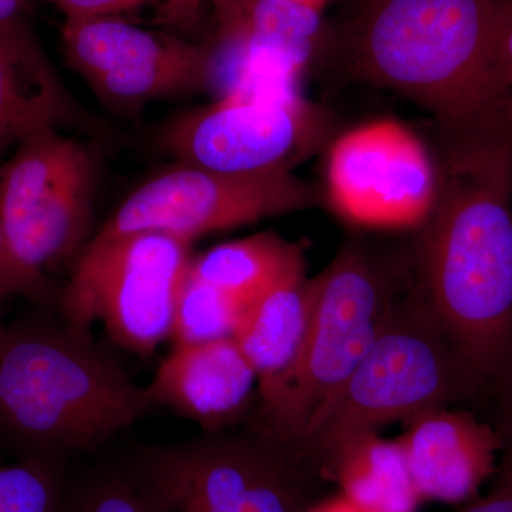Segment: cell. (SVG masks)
Wrapping results in <instances>:
<instances>
[{"label":"cell","mask_w":512,"mask_h":512,"mask_svg":"<svg viewBox=\"0 0 512 512\" xmlns=\"http://www.w3.org/2000/svg\"><path fill=\"white\" fill-rule=\"evenodd\" d=\"M511 16L508 0H345L322 53L355 82L426 113L440 161L468 160L512 150L501 60Z\"/></svg>","instance_id":"6da1fadb"},{"label":"cell","mask_w":512,"mask_h":512,"mask_svg":"<svg viewBox=\"0 0 512 512\" xmlns=\"http://www.w3.org/2000/svg\"><path fill=\"white\" fill-rule=\"evenodd\" d=\"M439 167L437 200L399 247L404 286L490 400L512 382V151Z\"/></svg>","instance_id":"7a4b0ae2"},{"label":"cell","mask_w":512,"mask_h":512,"mask_svg":"<svg viewBox=\"0 0 512 512\" xmlns=\"http://www.w3.org/2000/svg\"><path fill=\"white\" fill-rule=\"evenodd\" d=\"M154 410L90 332L35 320L0 340V434L25 457L90 451Z\"/></svg>","instance_id":"3957f363"},{"label":"cell","mask_w":512,"mask_h":512,"mask_svg":"<svg viewBox=\"0 0 512 512\" xmlns=\"http://www.w3.org/2000/svg\"><path fill=\"white\" fill-rule=\"evenodd\" d=\"M315 303L295 362L256 390L245 423L295 444L313 414L355 372L404 291L399 248L350 235L315 278Z\"/></svg>","instance_id":"277c9868"},{"label":"cell","mask_w":512,"mask_h":512,"mask_svg":"<svg viewBox=\"0 0 512 512\" xmlns=\"http://www.w3.org/2000/svg\"><path fill=\"white\" fill-rule=\"evenodd\" d=\"M487 403L483 384L404 286L372 348L313 414L295 446L325 476L335 451L357 434L441 407L483 414Z\"/></svg>","instance_id":"5b68a950"},{"label":"cell","mask_w":512,"mask_h":512,"mask_svg":"<svg viewBox=\"0 0 512 512\" xmlns=\"http://www.w3.org/2000/svg\"><path fill=\"white\" fill-rule=\"evenodd\" d=\"M124 473L147 512H308L328 481L295 444L247 423L143 448Z\"/></svg>","instance_id":"8992f818"},{"label":"cell","mask_w":512,"mask_h":512,"mask_svg":"<svg viewBox=\"0 0 512 512\" xmlns=\"http://www.w3.org/2000/svg\"><path fill=\"white\" fill-rule=\"evenodd\" d=\"M190 248L160 232L89 239L57 298L63 322L84 332L100 322L121 349L151 355L171 338Z\"/></svg>","instance_id":"52a82bcc"},{"label":"cell","mask_w":512,"mask_h":512,"mask_svg":"<svg viewBox=\"0 0 512 512\" xmlns=\"http://www.w3.org/2000/svg\"><path fill=\"white\" fill-rule=\"evenodd\" d=\"M97 164L90 148L60 130L26 138L0 165V227L29 274L76 258L87 244Z\"/></svg>","instance_id":"ba28073f"},{"label":"cell","mask_w":512,"mask_h":512,"mask_svg":"<svg viewBox=\"0 0 512 512\" xmlns=\"http://www.w3.org/2000/svg\"><path fill=\"white\" fill-rule=\"evenodd\" d=\"M325 116L296 87L239 90L173 117L158 146L178 163L228 174L293 171L323 143Z\"/></svg>","instance_id":"9c48e42d"},{"label":"cell","mask_w":512,"mask_h":512,"mask_svg":"<svg viewBox=\"0 0 512 512\" xmlns=\"http://www.w3.org/2000/svg\"><path fill=\"white\" fill-rule=\"evenodd\" d=\"M323 201L322 192L293 171L228 174L178 163L128 195L97 235L160 232L192 242Z\"/></svg>","instance_id":"30bf717a"},{"label":"cell","mask_w":512,"mask_h":512,"mask_svg":"<svg viewBox=\"0 0 512 512\" xmlns=\"http://www.w3.org/2000/svg\"><path fill=\"white\" fill-rule=\"evenodd\" d=\"M323 200L353 227L413 231L439 195L437 157L409 127L360 124L333 140Z\"/></svg>","instance_id":"8fae6325"},{"label":"cell","mask_w":512,"mask_h":512,"mask_svg":"<svg viewBox=\"0 0 512 512\" xmlns=\"http://www.w3.org/2000/svg\"><path fill=\"white\" fill-rule=\"evenodd\" d=\"M64 57L106 106L137 111L210 89L207 40L156 32L126 19L64 20Z\"/></svg>","instance_id":"7c38bea8"},{"label":"cell","mask_w":512,"mask_h":512,"mask_svg":"<svg viewBox=\"0 0 512 512\" xmlns=\"http://www.w3.org/2000/svg\"><path fill=\"white\" fill-rule=\"evenodd\" d=\"M212 72L227 92L251 86L298 87L322 53L319 10L295 0H207Z\"/></svg>","instance_id":"4fadbf2b"},{"label":"cell","mask_w":512,"mask_h":512,"mask_svg":"<svg viewBox=\"0 0 512 512\" xmlns=\"http://www.w3.org/2000/svg\"><path fill=\"white\" fill-rule=\"evenodd\" d=\"M407 466L423 501L476 500L494 477L501 441L490 421L464 407H441L407 423L400 437Z\"/></svg>","instance_id":"5bb4252c"},{"label":"cell","mask_w":512,"mask_h":512,"mask_svg":"<svg viewBox=\"0 0 512 512\" xmlns=\"http://www.w3.org/2000/svg\"><path fill=\"white\" fill-rule=\"evenodd\" d=\"M258 383L235 338L175 345L146 386L154 407L173 410L201 429L220 431L247 420Z\"/></svg>","instance_id":"9a60e30c"},{"label":"cell","mask_w":512,"mask_h":512,"mask_svg":"<svg viewBox=\"0 0 512 512\" xmlns=\"http://www.w3.org/2000/svg\"><path fill=\"white\" fill-rule=\"evenodd\" d=\"M93 128L28 26L0 32V157L47 130Z\"/></svg>","instance_id":"2e32d148"},{"label":"cell","mask_w":512,"mask_h":512,"mask_svg":"<svg viewBox=\"0 0 512 512\" xmlns=\"http://www.w3.org/2000/svg\"><path fill=\"white\" fill-rule=\"evenodd\" d=\"M315 303V279L292 276L247 303L234 338L256 375L258 389L295 362Z\"/></svg>","instance_id":"e0dca14e"},{"label":"cell","mask_w":512,"mask_h":512,"mask_svg":"<svg viewBox=\"0 0 512 512\" xmlns=\"http://www.w3.org/2000/svg\"><path fill=\"white\" fill-rule=\"evenodd\" d=\"M325 477L367 512H416L421 500L399 440L379 431L357 434L330 458Z\"/></svg>","instance_id":"ac0fdd59"},{"label":"cell","mask_w":512,"mask_h":512,"mask_svg":"<svg viewBox=\"0 0 512 512\" xmlns=\"http://www.w3.org/2000/svg\"><path fill=\"white\" fill-rule=\"evenodd\" d=\"M190 272L201 281L249 303L272 286L305 274L302 249L275 232L225 242L192 258Z\"/></svg>","instance_id":"d6986e66"},{"label":"cell","mask_w":512,"mask_h":512,"mask_svg":"<svg viewBox=\"0 0 512 512\" xmlns=\"http://www.w3.org/2000/svg\"><path fill=\"white\" fill-rule=\"evenodd\" d=\"M247 303L201 281L188 269L175 303L171 338L175 345H195L234 338Z\"/></svg>","instance_id":"ffe728a7"},{"label":"cell","mask_w":512,"mask_h":512,"mask_svg":"<svg viewBox=\"0 0 512 512\" xmlns=\"http://www.w3.org/2000/svg\"><path fill=\"white\" fill-rule=\"evenodd\" d=\"M57 460L23 457L0 466V512H63L67 491Z\"/></svg>","instance_id":"44dd1931"},{"label":"cell","mask_w":512,"mask_h":512,"mask_svg":"<svg viewBox=\"0 0 512 512\" xmlns=\"http://www.w3.org/2000/svg\"><path fill=\"white\" fill-rule=\"evenodd\" d=\"M64 20L124 19L153 9L158 23L181 30L184 36H197L204 20L207 0H50ZM188 37V36H187Z\"/></svg>","instance_id":"7402d4cb"},{"label":"cell","mask_w":512,"mask_h":512,"mask_svg":"<svg viewBox=\"0 0 512 512\" xmlns=\"http://www.w3.org/2000/svg\"><path fill=\"white\" fill-rule=\"evenodd\" d=\"M63 512H147L126 473H103L67 493Z\"/></svg>","instance_id":"603a6c76"},{"label":"cell","mask_w":512,"mask_h":512,"mask_svg":"<svg viewBox=\"0 0 512 512\" xmlns=\"http://www.w3.org/2000/svg\"><path fill=\"white\" fill-rule=\"evenodd\" d=\"M483 414L501 441L500 457L491 488L512 491V382L490 397Z\"/></svg>","instance_id":"cb8c5ba5"},{"label":"cell","mask_w":512,"mask_h":512,"mask_svg":"<svg viewBox=\"0 0 512 512\" xmlns=\"http://www.w3.org/2000/svg\"><path fill=\"white\" fill-rule=\"evenodd\" d=\"M15 296L43 303L49 302L55 292L49 278L29 274L15 261L0 227V306Z\"/></svg>","instance_id":"d4e9b609"},{"label":"cell","mask_w":512,"mask_h":512,"mask_svg":"<svg viewBox=\"0 0 512 512\" xmlns=\"http://www.w3.org/2000/svg\"><path fill=\"white\" fill-rule=\"evenodd\" d=\"M464 512H512V491L491 488L490 493L474 500Z\"/></svg>","instance_id":"484cf974"},{"label":"cell","mask_w":512,"mask_h":512,"mask_svg":"<svg viewBox=\"0 0 512 512\" xmlns=\"http://www.w3.org/2000/svg\"><path fill=\"white\" fill-rule=\"evenodd\" d=\"M29 0H0V32L26 26L25 15Z\"/></svg>","instance_id":"4316f807"},{"label":"cell","mask_w":512,"mask_h":512,"mask_svg":"<svg viewBox=\"0 0 512 512\" xmlns=\"http://www.w3.org/2000/svg\"><path fill=\"white\" fill-rule=\"evenodd\" d=\"M308 512H367L363 508L357 507L352 501L348 500L345 495L339 494L338 497L328 498V500H320L319 503L313 505Z\"/></svg>","instance_id":"83f0119b"},{"label":"cell","mask_w":512,"mask_h":512,"mask_svg":"<svg viewBox=\"0 0 512 512\" xmlns=\"http://www.w3.org/2000/svg\"><path fill=\"white\" fill-rule=\"evenodd\" d=\"M501 60H503L505 76L512 86V16L501 43Z\"/></svg>","instance_id":"f1b7e54d"},{"label":"cell","mask_w":512,"mask_h":512,"mask_svg":"<svg viewBox=\"0 0 512 512\" xmlns=\"http://www.w3.org/2000/svg\"><path fill=\"white\" fill-rule=\"evenodd\" d=\"M295 2L302 3V5L309 6V8L319 10L325 0H295Z\"/></svg>","instance_id":"f546056e"},{"label":"cell","mask_w":512,"mask_h":512,"mask_svg":"<svg viewBox=\"0 0 512 512\" xmlns=\"http://www.w3.org/2000/svg\"><path fill=\"white\" fill-rule=\"evenodd\" d=\"M3 335H5V328H2V326H0V340H2Z\"/></svg>","instance_id":"4dcf8cb0"},{"label":"cell","mask_w":512,"mask_h":512,"mask_svg":"<svg viewBox=\"0 0 512 512\" xmlns=\"http://www.w3.org/2000/svg\"><path fill=\"white\" fill-rule=\"evenodd\" d=\"M508 2H512V0H508Z\"/></svg>","instance_id":"1f68e13d"}]
</instances>
